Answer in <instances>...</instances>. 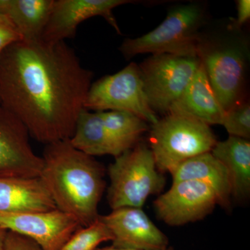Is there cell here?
I'll return each mask as SVG.
<instances>
[{
  "instance_id": "obj_1",
  "label": "cell",
  "mask_w": 250,
  "mask_h": 250,
  "mask_svg": "<svg viewBox=\"0 0 250 250\" xmlns=\"http://www.w3.org/2000/svg\"><path fill=\"white\" fill-rule=\"evenodd\" d=\"M93 77L65 41H18L0 54V104L39 142L66 141Z\"/></svg>"
},
{
  "instance_id": "obj_2",
  "label": "cell",
  "mask_w": 250,
  "mask_h": 250,
  "mask_svg": "<svg viewBox=\"0 0 250 250\" xmlns=\"http://www.w3.org/2000/svg\"><path fill=\"white\" fill-rule=\"evenodd\" d=\"M39 178L58 209L75 217L81 226L98 220L106 182L103 164L80 152L69 140L46 145Z\"/></svg>"
},
{
  "instance_id": "obj_3",
  "label": "cell",
  "mask_w": 250,
  "mask_h": 250,
  "mask_svg": "<svg viewBox=\"0 0 250 250\" xmlns=\"http://www.w3.org/2000/svg\"><path fill=\"white\" fill-rule=\"evenodd\" d=\"M218 142L208 125L180 112H169L152 125L149 145L156 167L170 172L184 161L210 152Z\"/></svg>"
},
{
  "instance_id": "obj_4",
  "label": "cell",
  "mask_w": 250,
  "mask_h": 250,
  "mask_svg": "<svg viewBox=\"0 0 250 250\" xmlns=\"http://www.w3.org/2000/svg\"><path fill=\"white\" fill-rule=\"evenodd\" d=\"M108 174L107 200L112 210L123 207L142 208L148 197L162 191L166 178L158 170L152 150L140 142L115 158Z\"/></svg>"
},
{
  "instance_id": "obj_5",
  "label": "cell",
  "mask_w": 250,
  "mask_h": 250,
  "mask_svg": "<svg viewBox=\"0 0 250 250\" xmlns=\"http://www.w3.org/2000/svg\"><path fill=\"white\" fill-rule=\"evenodd\" d=\"M203 16L197 4L179 6L171 10L154 30L136 39H126L120 50L127 58L146 53L200 58L202 47L198 29Z\"/></svg>"
},
{
  "instance_id": "obj_6",
  "label": "cell",
  "mask_w": 250,
  "mask_h": 250,
  "mask_svg": "<svg viewBox=\"0 0 250 250\" xmlns=\"http://www.w3.org/2000/svg\"><path fill=\"white\" fill-rule=\"evenodd\" d=\"M84 108L94 112H129L152 125L159 121L148 103L139 65L135 62L92 83Z\"/></svg>"
},
{
  "instance_id": "obj_7",
  "label": "cell",
  "mask_w": 250,
  "mask_h": 250,
  "mask_svg": "<svg viewBox=\"0 0 250 250\" xmlns=\"http://www.w3.org/2000/svg\"><path fill=\"white\" fill-rule=\"evenodd\" d=\"M198 57L153 54L139 65L145 93L153 111L166 113L182 96L200 66Z\"/></svg>"
},
{
  "instance_id": "obj_8",
  "label": "cell",
  "mask_w": 250,
  "mask_h": 250,
  "mask_svg": "<svg viewBox=\"0 0 250 250\" xmlns=\"http://www.w3.org/2000/svg\"><path fill=\"white\" fill-rule=\"evenodd\" d=\"M217 205L219 200L214 190L195 180L172 182L170 188L154 202L157 216L172 227L201 220Z\"/></svg>"
},
{
  "instance_id": "obj_9",
  "label": "cell",
  "mask_w": 250,
  "mask_h": 250,
  "mask_svg": "<svg viewBox=\"0 0 250 250\" xmlns=\"http://www.w3.org/2000/svg\"><path fill=\"white\" fill-rule=\"evenodd\" d=\"M0 226L30 238L43 250H60L82 228L75 217L58 208L29 213L0 212Z\"/></svg>"
},
{
  "instance_id": "obj_10",
  "label": "cell",
  "mask_w": 250,
  "mask_h": 250,
  "mask_svg": "<svg viewBox=\"0 0 250 250\" xmlns=\"http://www.w3.org/2000/svg\"><path fill=\"white\" fill-rule=\"evenodd\" d=\"M27 128L0 104V176L39 177L43 160L33 150Z\"/></svg>"
},
{
  "instance_id": "obj_11",
  "label": "cell",
  "mask_w": 250,
  "mask_h": 250,
  "mask_svg": "<svg viewBox=\"0 0 250 250\" xmlns=\"http://www.w3.org/2000/svg\"><path fill=\"white\" fill-rule=\"evenodd\" d=\"M133 2L130 0H54L41 40L53 43L71 39L81 23L95 16L104 18L121 34L113 10Z\"/></svg>"
},
{
  "instance_id": "obj_12",
  "label": "cell",
  "mask_w": 250,
  "mask_h": 250,
  "mask_svg": "<svg viewBox=\"0 0 250 250\" xmlns=\"http://www.w3.org/2000/svg\"><path fill=\"white\" fill-rule=\"evenodd\" d=\"M111 231L112 246L138 250H166L169 240L142 208L123 207L99 216Z\"/></svg>"
},
{
  "instance_id": "obj_13",
  "label": "cell",
  "mask_w": 250,
  "mask_h": 250,
  "mask_svg": "<svg viewBox=\"0 0 250 250\" xmlns=\"http://www.w3.org/2000/svg\"><path fill=\"white\" fill-rule=\"evenodd\" d=\"M201 59L215 97L225 111L240 102L244 82L245 61L241 51L233 47L205 51Z\"/></svg>"
},
{
  "instance_id": "obj_14",
  "label": "cell",
  "mask_w": 250,
  "mask_h": 250,
  "mask_svg": "<svg viewBox=\"0 0 250 250\" xmlns=\"http://www.w3.org/2000/svg\"><path fill=\"white\" fill-rule=\"evenodd\" d=\"M39 177L0 176V212L29 213L56 209Z\"/></svg>"
},
{
  "instance_id": "obj_15",
  "label": "cell",
  "mask_w": 250,
  "mask_h": 250,
  "mask_svg": "<svg viewBox=\"0 0 250 250\" xmlns=\"http://www.w3.org/2000/svg\"><path fill=\"white\" fill-rule=\"evenodd\" d=\"M169 112L186 113L209 126L222 125L225 111L212 89L202 60L182 96L172 105Z\"/></svg>"
},
{
  "instance_id": "obj_16",
  "label": "cell",
  "mask_w": 250,
  "mask_h": 250,
  "mask_svg": "<svg viewBox=\"0 0 250 250\" xmlns=\"http://www.w3.org/2000/svg\"><path fill=\"white\" fill-rule=\"evenodd\" d=\"M173 182L195 180L211 188L219 200V206L229 209L231 187L228 171L211 152L204 153L184 161L170 172Z\"/></svg>"
},
{
  "instance_id": "obj_17",
  "label": "cell",
  "mask_w": 250,
  "mask_h": 250,
  "mask_svg": "<svg viewBox=\"0 0 250 250\" xmlns=\"http://www.w3.org/2000/svg\"><path fill=\"white\" fill-rule=\"evenodd\" d=\"M210 152L228 171L231 197L238 202L246 201L250 195V141L229 136L215 143Z\"/></svg>"
},
{
  "instance_id": "obj_18",
  "label": "cell",
  "mask_w": 250,
  "mask_h": 250,
  "mask_svg": "<svg viewBox=\"0 0 250 250\" xmlns=\"http://www.w3.org/2000/svg\"><path fill=\"white\" fill-rule=\"evenodd\" d=\"M54 0H0V13L14 24L22 40L41 39Z\"/></svg>"
},
{
  "instance_id": "obj_19",
  "label": "cell",
  "mask_w": 250,
  "mask_h": 250,
  "mask_svg": "<svg viewBox=\"0 0 250 250\" xmlns=\"http://www.w3.org/2000/svg\"><path fill=\"white\" fill-rule=\"evenodd\" d=\"M69 141L87 155H111L116 158L114 147L99 112L85 109L81 112Z\"/></svg>"
},
{
  "instance_id": "obj_20",
  "label": "cell",
  "mask_w": 250,
  "mask_h": 250,
  "mask_svg": "<svg viewBox=\"0 0 250 250\" xmlns=\"http://www.w3.org/2000/svg\"><path fill=\"white\" fill-rule=\"evenodd\" d=\"M116 152V158L141 142L148 130L147 122L140 117L122 111L99 112Z\"/></svg>"
},
{
  "instance_id": "obj_21",
  "label": "cell",
  "mask_w": 250,
  "mask_h": 250,
  "mask_svg": "<svg viewBox=\"0 0 250 250\" xmlns=\"http://www.w3.org/2000/svg\"><path fill=\"white\" fill-rule=\"evenodd\" d=\"M112 240L111 231L98 218L91 225L77 229L60 250H96L103 242Z\"/></svg>"
},
{
  "instance_id": "obj_22",
  "label": "cell",
  "mask_w": 250,
  "mask_h": 250,
  "mask_svg": "<svg viewBox=\"0 0 250 250\" xmlns=\"http://www.w3.org/2000/svg\"><path fill=\"white\" fill-rule=\"evenodd\" d=\"M222 125L229 136L248 140L250 138V106L248 103L237 104L225 112Z\"/></svg>"
},
{
  "instance_id": "obj_23",
  "label": "cell",
  "mask_w": 250,
  "mask_h": 250,
  "mask_svg": "<svg viewBox=\"0 0 250 250\" xmlns=\"http://www.w3.org/2000/svg\"><path fill=\"white\" fill-rule=\"evenodd\" d=\"M2 250H43L30 238L7 231Z\"/></svg>"
},
{
  "instance_id": "obj_24",
  "label": "cell",
  "mask_w": 250,
  "mask_h": 250,
  "mask_svg": "<svg viewBox=\"0 0 250 250\" xmlns=\"http://www.w3.org/2000/svg\"><path fill=\"white\" fill-rule=\"evenodd\" d=\"M22 40L9 18L0 13V54L10 45Z\"/></svg>"
},
{
  "instance_id": "obj_25",
  "label": "cell",
  "mask_w": 250,
  "mask_h": 250,
  "mask_svg": "<svg viewBox=\"0 0 250 250\" xmlns=\"http://www.w3.org/2000/svg\"><path fill=\"white\" fill-rule=\"evenodd\" d=\"M250 18V0H238L237 1V18L233 21L231 27L240 29L245 23L249 21Z\"/></svg>"
},
{
  "instance_id": "obj_26",
  "label": "cell",
  "mask_w": 250,
  "mask_h": 250,
  "mask_svg": "<svg viewBox=\"0 0 250 250\" xmlns=\"http://www.w3.org/2000/svg\"><path fill=\"white\" fill-rule=\"evenodd\" d=\"M6 233H7V230L0 226V250H2Z\"/></svg>"
},
{
  "instance_id": "obj_27",
  "label": "cell",
  "mask_w": 250,
  "mask_h": 250,
  "mask_svg": "<svg viewBox=\"0 0 250 250\" xmlns=\"http://www.w3.org/2000/svg\"><path fill=\"white\" fill-rule=\"evenodd\" d=\"M96 250H132V249H126V248H116V247H114L113 246L109 247H106V248H98ZM166 250H174L173 248H168Z\"/></svg>"
}]
</instances>
